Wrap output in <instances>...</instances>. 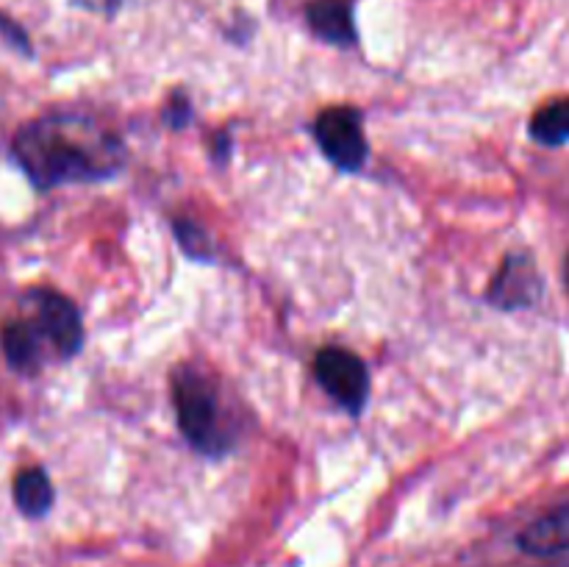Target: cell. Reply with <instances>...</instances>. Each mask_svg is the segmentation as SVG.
Returning <instances> with one entry per match:
<instances>
[{
	"label": "cell",
	"mask_w": 569,
	"mask_h": 567,
	"mask_svg": "<svg viewBox=\"0 0 569 567\" xmlns=\"http://www.w3.org/2000/svg\"><path fill=\"white\" fill-rule=\"evenodd\" d=\"M542 276L537 270V261L528 253H509L500 265L498 276L492 278L487 289V300L495 309L517 311L531 309L542 298Z\"/></svg>",
	"instance_id": "cell-6"
},
{
	"label": "cell",
	"mask_w": 569,
	"mask_h": 567,
	"mask_svg": "<svg viewBox=\"0 0 569 567\" xmlns=\"http://www.w3.org/2000/svg\"><path fill=\"white\" fill-rule=\"evenodd\" d=\"M11 159L37 189L109 181L126 167V142L94 117L72 109L44 111L11 137Z\"/></svg>",
	"instance_id": "cell-1"
},
{
	"label": "cell",
	"mask_w": 569,
	"mask_h": 567,
	"mask_svg": "<svg viewBox=\"0 0 569 567\" xmlns=\"http://www.w3.org/2000/svg\"><path fill=\"white\" fill-rule=\"evenodd\" d=\"M11 498H14L17 511L28 520H42L53 509L56 489L44 467H22L11 481Z\"/></svg>",
	"instance_id": "cell-10"
},
{
	"label": "cell",
	"mask_w": 569,
	"mask_h": 567,
	"mask_svg": "<svg viewBox=\"0 0 569 567\" xmlns=\"http://www.w3.org/2000/svg\"><path fill=\"white\" fill-rule=\"evenodd\" d=\"M48 342L33 326L31 317H9L0 328V350H3L6 365L20 376H37L48 359Z\"/></svg>",
	"instance_id": "cell-7"
},
{
	"label": "cell",
	"mask_w": 569,
	"mask_h": 567,
	"mask_svg": "<svg viewBox=\"0 0 569 567\" xmlns=\"http://www.w3.org/2000/svg\"><path fill=\"white\" fill-rule=\"evenodd\" d=\"M211 153H214L217 161H226L228 153H231V133L228 131L217 133L214 145H211Z\"/></svg>",
	"instance_id": "cell-15"
},
{
	"label": "cell",
	"mask_w": 569,
	"mask_h": 567,
	"mask_svg": "<svg viewBox=\"0 0 569 567\" xmlns=\"http://www.w3.org/2000/svg\"><path fill=\"white\" fill-rule=\"evenodd\" d=\"M306 22L322 42H331L337 48H353L359 37L350 0H311L306 6Z\"/></svg>",
	"instance_id": "cell-8"
},
{
	"label": "cell",
	"mask_w": 569,
	"mask_h": 567,
	"mask_svg": "<svg viewBox=\"0 0 569 567\" xmlns=\"http://www.w3.org/2000/svg\"><path fill=\"white\" fill-rule=\"evenodd\" d=\"M22 309L44 337L56 359H72L83 348V317L67 295L50 287H31L22 295Z\"/></svg>",
	"instance_id": "cell-3"
},
{
	"label": "cell",
	"mask_w": 569,
	"mask_h": 567,
	"mask_svg": "<svg viewBox=\"0 0 569 567\" xmlns=\"http://www.w3.org/2000/svg\"><path fill=\"white\" fill-rule=\"evenodd\" d=\"M0 44H6V48L14 50V53L26 56V59L33 56V44L31 39H28L26 28H22L20 22L11 20L9 14H3V11H0Z\"/></svg>",
	"instance_id": "cell-13"
},
{
	"label": "cell",
	"mask_w": 569,
	"mask_h": 567,
	"mask_svg": "<svg viewBox=\"0 0 569 567\" xmlns=\"http://www.w3.org/2000/svg\"><path fill=\"white\" fill-rule=\"evenodd\" d=\"M172 231H176V239L183 248V253H189L192 259H211L214 256V248H211L209 237H206L198 222L176 220L172 222Z\"/></svg>",
	"instance_id": "cell-12"
},
{
	"label": "cell",
	"mask_w": 569,
	"mask_h": 567,
	"mask_svg": "<svg viewBox=\"0 0 569 567\" xmlns=\"http://www.w3.org/2000/svg\"><path fill=\"white\" fill-rule=\"evenodd\" d=\"M531 131L533 142L545 145V148H561L569 142V98L548 100L537 115L531 117Z\"/></svg>",
	"instance_id": "cell-11"
},
{
	"label": "cell",
	"mask_w": 569,
	"mask_h": 567,
	"mask_svg": "<svg viewBox=\"0 0 569 567\" xmlns=\"http://www.w3.org/2000/svg\"><path fill=\"white\" fill-rule=\"evenodd\" d=\"M517 545L531 556L569 554V504L550 509L548 515L522 528Z\"/></svg>",
	"instance_id": "cell-9"
},
{
	"label": "cell",
	"mask_w": 569,
	"mask_h": 567,
	"mask_svg": "<svg viewBox=\"0 0 569 567\" xmlns=\"http://www.w3.org/2000/svg\"><path fill=\"white\" fill-rule=\"evenodd\" d=\"M170 389L183 439L209 459L226 456L237 445L239 420L222 398L220 378L198 361H187L172 370Z\"/></svg>",
	"instance_id": "cell-2"
},
{
	"label": "cell",
	"mask_w": 569,
	"mask_h": 567,
	"mask_svg": "<svg viewBox=\"0 0 569 567\" xmlns=\"http://www.w3.org/2000/svg\"><path fill=\"white\" fill-rule=\"evenodd\" d=\"M189 120H192V103H189L187 92H172L164 106V122L178 131V128L187 126Z\"/></svg>",
	"instance_id": "cell-14"
},
{
	"label": "cell",
	"mask_w": 569,
	"mask_h": 567,
	"mask_svg": "<svg viewBox=\"0 0 569 567\" xmlns=\"http://www.w3.org/2000/svg\"><path fill=\"white\" fill-rule=\"evenodd\" d=\"M565 281H567V292H569V256H567V261H565Z\"/></svg>",
	"instance_id": "cell-16"
},
{
	"label": "cell",
	"mask_w": 569,
	"mask_h": 567,
	"mask_svg": "<svg viewBox=\"0 0 569 567\" xmlns=\"http://www.w3.org/2000/svg\"><path fill=\"white\" fill-rule=\"evenodd\" d=\"M315 378L331 400L348 415H359L370 398V372L367 365L348 348H322L315 356Z\"/></svg>",
	"instance_id": "cell-5"
},
{
	"label": "cell",
	"mask_w": 569,
	"mask_h": 567,
	"mask_svg": "<svg viewBox=\"0 0 569 567\" xmlns=\"http://www.w3.org/2000/svg\"><path fill=\"white\" fill-rule=\"evenodd\" d=\"M315 139L322 156L342 172H359L370 156L361 115L350 106H331L320 111L315 120Z\"/></svg>",
	"instance_id": "cell-4"
}]
</instances>
